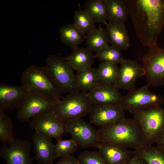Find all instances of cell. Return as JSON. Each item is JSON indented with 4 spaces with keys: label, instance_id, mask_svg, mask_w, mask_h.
<instances>
[{
    "label": "cell",
    "instance_id": "6da1fadb",
    "mask_svg": "<svg viewBox=\"0 0 164 164\" xmlns=\"http://www.w3.org/2000/svg\"><path fill=\"white\" fill-rule=\"evenodd\" d=\"M135 33L144 46L156 43L164 26V0H124Z\"/></svg>",
    "mask_w": 164,
    "mask_h": 164
},
{
    "label": "cell",
    "instance_id": "7a4b0ae2",
    "mask_svg": "<svg viewBox=\"0 0 164 164\" xmlns=\"http://www.w3.org/2000/svg\"><path fill=\"white\" fill-rule=\"evenodd\" d=\"M97 132L99 142L109 143L134 150L144 145L141 127L134 118H125L114 125L99 127Z\"/></svg>",
    "mask_w": 164,
    "mask_h": 164
},
{
    "label": "cell",
    "instance_id": "3957f363",
    "mask_svg": "<svg viewBox=\"0 0 164 164\" xmlns=\"http://www.w3.org/2000/svg\"><path fill=\"white\" fill-rule=\"evenodd\" d=\"M21 85L29 92L39 93L45 96L61 100V91L49 76L45 66L32 65L22 73Z\"/></svg>",
    "mask_w": 164,
    "mask_h": 164
},
{
    "label": "cell",
    "instance_id": "277c9868",
    "mask_svg": "<svg viewBox=\"0 0 164 164\" xmlns=\"http://www.w3.org/2000/svg\"><path fill=\"white\" fill-rule=\"evenodd\" d=\"M62 99L52 111L64 123L81 118L89 114L93 105L86 93H69Z\"/></svg>",
    "mask_w": 164,
    "mask_h": 164
},
{
    "label": "cell",
    "instance_id": "5b68a950",
    "mask_svg": "<svg viewBox=\"0 0 164 164\" xmlns=\"http://www.w3.org/2000/svg\"><path fill=\"white\" fill-rule=\"evenodd\" d=\"M45 66L51 79L62 93L80 91L76 75L65 58L55 55L48 56Z\"/></svg>",
    "mask_w": 164,
    "mask_h": 164
},
{
    "label": "cell",
    "instance_id": "8992f818",
    "mask_svg": "<svg viewBox=\"0 0 164 164\" xmlns=\"http://www.w3.org/2000/svg\"><path fill=\"white\" fill-rule=\"evenodd\" d=\"M139 123L144 137V145H152L164 131V109L160 106L150 108L133 114Z\"/></svg>",
    "mask_w": 164,
    "mask_h": 164
},
{
    "label": "cell",
    "instance_id": "52a82bcc",
    "mask_svg": "<svg viewBox=\"0 0 164 164\" xmlns=\"http://www.w3.org/2000/svg\"><path fill=\"white\" fill-rule=\"evenodd\" d=\"M147 84L123 96L120 104L123 110L133 114L164 103V97L150 91Z\"/></svg>",
    "mask_w": 164,
    "mask_h": 164
},
{
    "label": "cell",
    "instance_id": "ba28073f",
    "mask_svg": "<svg viewBox=\"0 0 164 164\" xmlns=\"http://www.w3.org/2000/svg\"><path fill=\"white\" fill-rule=\"evenodd\" d=\"M149 51L142 57L147 84L153 87L164 85V49L156 43L149 46Z\"/></svg>",
    "mask_w": 164,
    "mask_h": 164
},
{
    "label": "cell",
    "instance_id": "9c48e42d",
    "mask_svg": "<svg viewBox=\"0 0 164 164\" xmlns=\"http://www.w3.org/2000/svg\"><path fill=\"white\" fill-rule=\"evenodd\" d=\"M61 100L29 92L18 109L17 118L29 121L35 116L51 111Z\"/></svg>",
    "mask_w": 164,
    "mask_h": 164
},
{
    "label": "cell",
    "instance_id": "30bf717a",
    "mask_svg": "<svg viewBox=\"0 0 164 164\" xmlns=\"http://www.w3.org/2000/svg\"><path fill=\"white\" fill-rule=\"evenodd\" d=\"M89 114L90 123L99 127L114 125L125 118L120 103L93 105Z\"/></svg>",
    "mask_w": 164,
    "mask_h": 164
},
{
    "label": "cell",
    "instance_id": "8fae6325",
    "mask_svg": "<svg viewBox=\"0 0 164 164\" xmlns=\"http://www.w3.org/2000/svg\"><path fill=\"white\" fill-rule=\"evenodd\" d=\"M64 126L66 132L69 133L71 138L82 148H95L99 142L97 130L82 118L66 122Z\"/></svg>",
    "mask_w": 164,
    "mask_h": 164
},
{
    "label": "cell",
    "instance_id": "7c38bea8",
    "mask_svg": "<svg viewBox=\"0 0 164 164\" xmlns=\"http://www.w3.org/2000/svg\"><path fill=\"white\" fill-rule=\"evenodd\" d=\"M8 146L6 144L0 149V156L7 164H33L30 157L31 143L27 140L14 139Z\"/></svg>",
    "mask_w": 164,
    "mask_h": 164
},
{
    "label": "cell",
    "instance_id": "4fadbf2b",
    "mask_svg": "<svg viewBox=\"0 0 164 164\" xmlns=\"http://www.w3.org/2000/svg\"><path fill=\"white\" fill-rule=\"evenodd\" d=\"M32 129L56 140L66 132L64 123L58 119L52 111L32 118L29 121Z\"/></svg>",
    "mask_w": 164,
    "mask_h": 164
},
{
    "label": "cell",
    "instance_id": "5bb4252c",
    "mask_svg": "<svg viewBox=\"0 0 164 164\" xmlns=\"http://www.w3.org/2000/svg\"><path fill=\"white\" fill-rule=\"evenodd\" d=\"M114 85L118 89L129 91L135 89V83L137 79L145 76L143 67L134 60L124 59L120 64Z\"/></svg>",
    "mask_w": 164,
    "mask_h": 164
},
{
    "label": "cell",
    "instance_id": "9a60e30c",
    "mask_svg": "<svg viewBox=\"0 0 164 164\" xmlns=\"http://www.w3.org/2000/svg\"><path fill=\"white\" fill-rule=\"evenodd\" d=\"M34 156L33 158L39 164H53L56 158L55 145L51 138L35 131L32 136Z\"/></svg>",
    "mask_w": 164,
    "mask_h": 164
},
{
    "label": "cell",
    "instance_id": "2e32d148",
    "mask_svg": "<svg viewBox=\"0 0 164 164\" xmlns=\"http://www.w3.org/2000/svg\"><path fill=\"white\" fill-rule=\"evenodd\" d=\"M29 92L21 85L1 84L0 111L18 109Z\"/></svg>",
    "mask_w": 164,
    "mask_h": 164
},
{
    "label": "cell",
    "instance_id": "e0dca14e",
    "mask_svg": "<svg viewBox=\"0 0 164 164\" xmlns=\"http://www.w3.org/2000/svg\"><path fill=\"white\" fill-rule=\"evenodd\" d=\"M88 94L93 105L120 103L123 96L113 84L100 81Z\"/></svg>",
    "mask_w": 164,
    "mask_h": 164
},
{
    "label": "cell",
    "instance_id": "ac0fdd59",
    "mask_svg": "<svg viewBox=\"0 0 164 164\" xmlns=\"http://www.w3.org/2000/svg\"><path fill=\"white\" fill-rule=\"evenodd\" d=\"M95 148L106 164H125L134 152L127 148L104 142H98Z\"/></svg>",
    "mask_w": 164,
    "mask_h": 164
},
{
    "label": "cell",
    "instance_id": "d6986e66",
    "mask_svg": "<svg viewBox=\"0 0 164 164\" xmlns=\"http://www.w3.org/2000/svg\"><path fill=\"white\" fill-rule=\"evenodd\" d=\"M104 24L111 46L121 51L130 47L129 37L124 24H112L107 22Z\"/></svg>",
    "mask_w": 164,
    "mask_h": 164
},
{
    "label": "cell",
    "instance_id": "ffe728a7",
    "mask_svg": "<svg viewBox=\"0 0 164 164\" xmlns=\"http://www.w3.org/2000/svg\"><path fill=\"white\" fill-rule=\"evenodd\" d=\"M95 55L87 47H77L65 59L73 70L79 71L92 67Z\"/></svg>",
    "mask_w": 164,
    "mask_h": 164
},
{
    "label": "cell",
    "instance_id": "44dd1931",
    "mask_svg": "<svg viewBox=\"0 0 164 164\" xmlns=\"http://www.w3.org/2000/svg\"><path fill=\"white\" fill-rule=\"evenodd\" d=\"M108 12V23L124 24L128 16L124 0H103Z\"/></svg>",
    "mask_w": 164,
    "mask_h": 164
},
{
    "label": "cell",
    "instance_id": "7402d4cb",
    "mask_svg": "<svg viewBox=\"0 0 164 164\" xmlns=\"http://www.w3.org/2000/svg\"><path fill=\"white\" fill-rule=\"evenodd\" d=\"M87 48L92 52H100L109 46V40L106 30L99 24V26L87 34Z\"/></svg>",
    "mask_w": 164,
    "mask_h": 164
},
{
    "label": "cell",
    "instance_id": "603a6c76",
    "mask_svg": "<svg viewBox=\"0 0 164 164\" xmlns=\"http://www.w3.org/2000/svg\"><path fill=\"white\" fill-rule=\"evenodd\" d=\"M59 31L62 43L73 50L78 47L85 39L86 35L80 31L73 23L63 26Z\"/></svg>",
    "mask_w": 164,
    "mask_h": 164
},
{
    "label": "cell",
    "instance_id": "cb8c5ba5",
    "mask_svg": "<svg viewBox=\"0 0 164 164\" xmlns=\"http://www.w3.org/2000/svg\"><path fill=\"white\" fill-rule=\"evenodd\" d=\"M134 151L147 164H164V149L152 145H144Z\"/></svg>",
    "mask_w": 164,
    "mask_h": 164
},
{
    "label": "cell",
    "instance_id": "d4e9b609",
    "mask_svg": "<svg viewBox=\"0 0 164 164\" xmlns=\"http://www.w3.org/2000/svg\"><path fill=\"white\" fill-rule=\"evenodd\" d=\"M77 81L80 91L88 93L99 82L97 69L91 67L77 71Z\"/></svg>",
    "mask_w": 164,
    "mask_h": 164
},
{
    "label": "cell",
    "instance_id": "484cf974",
    "mask_svg": "<svg viewBox=\"0 0 164 164\" xmlns=\"http://www.w3.org/2000/svg\"><path fill=\"white\" fill-rule=\"evenodd\" d=\"M84 9L96 22L104 24L107 22L108 10L103 0H88L85 3Z\"/></svg>",
    "mask_w": 164,
    "mask_h": 164
},
{
    "label": "cell",
    "instance_id": "4316f807",
    "mask_svg": "<svg viewBox=\"0 0 164 164\" xmlns=\"http://www.w3.org/2000/svg\"><path fill=\"white\" fill-rule=\"evenodd\" d=\"M96 22L84 9L76 10L73 23L84 34H87L96 28Z\"/></svg>",
    "mask_w": 164,
    "mask_h": 164
},
{
    "label": "cell",
    "instance_id": "83f0119b",
    "mask_svg": "<svg viewBox=\"0 0 164 164\" xmlns=\"http://www.w3.org/2000/svg\"><path fill=\"white\" fill-rule=\"evenodd\" d=\"M118 63L102 62L97 69L100 82L114 84L118 73Z\"/></svg>",
    "mask_w": 164,
    "mask_h": 164
},
{
    "label": "cell",
    "instance_id": "f1b7e54d",
    "mask_svg": "<svg viewBox=\"0 0 164 164\" xmlns=\"http://www.w3.org/2000/svg\"><path fill=\"white\" fill-rule=\"evenodd\" d=\"M13 124L11 118L5 113L0 111V140L4 144L10 143L15 138Z\"/></svg>",
    "mask_w": 164,
    "mask_h": 164
},
{
    "label": "cell",
    "instance_id": "f546056e",
    "mask_svg": "<svg viewBox=\"0 0 164 164\" xmlns=\"http://www.w3.org/2000/svg\"><path fill=\"white\" fill-rule=\"evenodd\" d=\"M95 57L102 62H108L121 63L124 60L121 51L112 46L109 45L96 53Z\"/></svg>",
    "mask_w": 164,
    "mask_h": 164
},
{
    "label": "cell",
    "instance_id": "4dcf8cb0",
    "mask_svg": "<svg viewBox=\"0 0 164 164\" xmlns=\"http://www.w3.org/2000/svg\"><path fill=\"white\" fill-rule=\"evenodd\" d=\"M55 145L56 158H63L74 152L78 149L79 145L73 139L65 140L61 138L56 140Z\"/></svg>",
    "mask_w": 164,
    "mask_h": 164
},
{
    "label": "cell",
    "instance_id": "1f68e13d",
    "mask_svg": "<svg viewBox=\"0 0 164 164\" xmlns=\"http://www.w3.org/2000/svg\"><path fill=\"white\" fill-rule=\"evenodd\" d=\"M77 158L80 164H106L98 151H83Z\"/></svg>",
    "mask_w": 164,
    "mask_h": 164
},
{
    "label": "cell",
    "instance_id": "d6a6232c",
    "mask_svg": "<svg viewBox=\"0 0 164 164\" xmlns=\"http://www.w3.org/2000/svg\"><path fill=\"white\" fill-rule=\"evenodd\" d=\"M56 164H80L77 158L71 155L61 158Z\"/></svg>",
    "mask_w": 164,
    "mask_h": 164
},
{
    "label": "cell",
    "instance_id": "836d02e7",
    "mask_svg": "<svg viewBox=\"0 0 164 164\" xmlns=\"http://www.w3.org/2000/svg\"><path fill=\"white\" fill-rule=\"evenodd\" d=\"M125 164H147L140 156L134 151L133 154Z\"/></svg>",
    "mask_w": 164,
    "mask_h": 164
},
{
    "label": "cell",
    "instance_id": "e575fe53",
    "mask_svg": "<svg viewBox=\"0 0 164 164\" xmlns=\"http://www.w3.org/2000/svg\"><path fill=\"white\" fill-rule=\"evenodd\" d=\"M155 143L157 146L164 149V131L159 136Z\"/></svg>",
    "mask_w": 164,
    "mask_h": 164
}]
</instances>
